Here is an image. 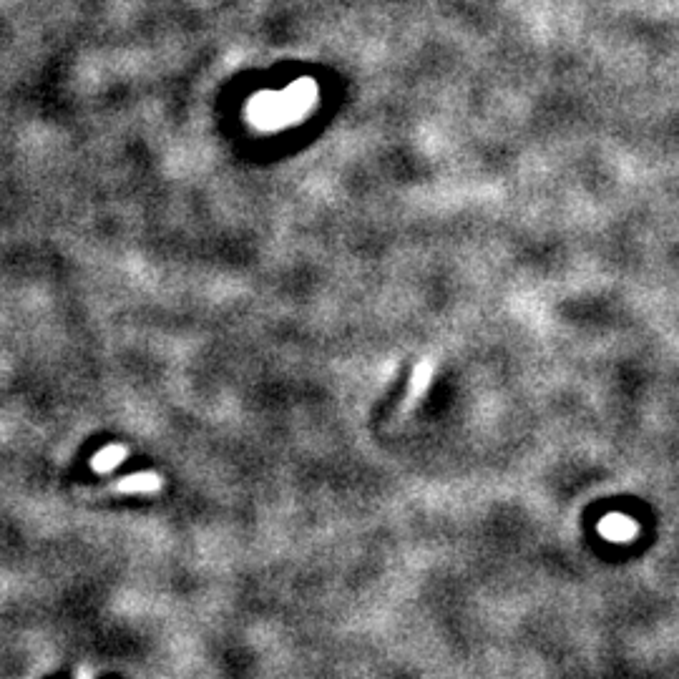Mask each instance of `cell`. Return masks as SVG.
<instances>
[{"mask_svg":"<svg viewBox=\"0 0 679 679\" xmlns=\"http://www.w3.org/2000/svg\"><path fill=\"white\" fill-rule=\"evenodd\" d=\"M164 486V478L154 471L144 473H131V476L121 478L114 483L116 493H156Z\"/></svg>","mask_w":679,"mask_h":679,"instance_id":"1","label":"cell"},{"mask_svg":"<svg viewBox=\"0 0 679 679\" xmlns=\"http://www.w3.org/2000/svg\"><path fill=\"white\" fill-rule=\"evenodd\" d=\"M126 458H129V448L119 446V443H111V446L101 448V451L96 453L91 466H94L96 473H109V471H114L116 466H121Z\"/></svg>","mask_w":679,"mask_h":679,"instance_id":"2","label":"cell"},{"mask_svg":"<svg viewBox=\"0 0 679 679\" xmlns=\"http://www.w3.org/2000/svg\"><path fill=\"white\" fill-rule=\"evenodd\" d=\"M599 529H602V534L612 541L629 539V536L634 534V524L629 519H624V516H609L607 521H602Z\"/></svg>","mask_w":679,"mask_h":679,"instance_id":"3","label":"cell"},{"mask_svg":"<svg viewBox=\"0 0 679 679\" xmlns=\"http://www.w3.org/2000/svg\"><path fill=\"white\" fill-rule=\"evenodd\" d=\"M428 380H431V368H428V365H420V368L415 370V375H413V383H410L408 403H413V400H418L420 395L426 393Z\"/></svg>","mask_w":679,"mask_h":679,"instance_id":"4","label":"cell"},{"mask_svg":"<svg viewBox=\"0 0 679 679\" xmlns=\"http://www.w3.org/2000/svg\"><path fill=\"white\" fill-rule=\"evenodd\" d=\"M76 679H94V677H91V672H89V669H78Z\"/></svg>","mask_w":679,"mask_h":679,"instance_id":"5","label":"cell"}]
</instances>
